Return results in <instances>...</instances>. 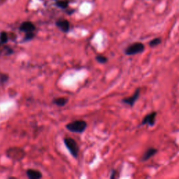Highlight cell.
<instances>
[{
    "instance_id": "cell-1",
    "label": "cell",
    "mask_w": 179,
    "mask_h": 179,
    "mask_svg": "<svg viewBox=\"0 0 179 179\" xmlns=\"http://www.w3.org/2000/svg\"><path fill=\"white\" fill-rule=\"evenodd\" d=\"M66 129L69 131L74 133H83L87 127V123L84 120H76L74 122L69 123L66 125Z\"/></svg>"
},
{
    "instance_id": "cell-2",
    "label": "cell",
    "mask_w": 179,
    "mask_h": 179,
    "mask_svg": "<svg viewBox=\"0 0 179 179\" xmlns=\"http://www.w3.org/2000/svg\"><path fill=\"white\" fill-rule=\"evenodd\" d=\"M64 142L71 155L76 158L78 155V153H79V147H78L76 141L74 139L69 137L64 139Z\"/></svg>"
},
{
    "instance_id": "cell-3",
    "label": "cell",
    "mask_w": 179,
    "mask_h": 179,
    "mask_svg": "<svg viewBox=\"0 0 179 179\" xmlns=\"http://www.w3.org/2000/svg\"><path fill=\"white\" fill-rule=\"evenodd\" d=\"M145 50L144 45L140 42H136L126 48L125 53L127 55H134L144 52Z\"/></svg>"
},
{
    "instance_id": "cell-4",
    "label": "cell",
    "mask_w": 179,
    "mask_h": 179,
    "mask_svg": "<svg viewBox=\"0 0 179 179\" xmlns=\"http://www.w3.org/2000/svg\"><path fill=\"white\" fill-rule=\"evenodd\" d=\"M25 152L23 149L19 148H11L7 150V155L13 160L19 161L24 158L25 157Z\"/></svg>"
},
{
    "instance_id": "cell-5",
    "label": "cell",
    "mask_w": 179,
    "mask_h": 179,
    "mask_svg": "<svg viewBox=\"0 0 179 179\" xmlns=\"http://www.w3.org/2000/svg\"><path fill=\"white\" fill-rule=\"evenodd\" d=\"M157 116L156 112H153L145 116L144 118L143 121L141 124V125H148L150 126H153L155 123V117Z\"/></svg>"
},
{
    "instance_id": "cell-6",
    "label": "cell",
    "mask_w": 179,
    "mask_h": 179,
    "mask_svg": "<svg viewBox=\"0 0 179 179\" xmlns=\"http://www.w3.org/2000/svg\"><path fill=\"white\" fill-rule=\"evenodd\" d=\"M139 95H140V89L138 88L135 91L134 95H133L132 97H127V98L123 99L122 101H123V102L125 103V104L129 105L130 107H133L134 104H135V102H136V100L139 99Z\"/></svg>"
},
{
    "instance_id": "cell-7",
    "label": "cell",
    "mask_w": 179,
    "mask_h": 179,
    "mask_svg": "<svg viewBox=\"0 0 179 179\" xmlns=\"http://www.w3.org/2000/svg\"><path fill=\"white\" fill-rule=\"evenodd\" d=\"M36 27L34 24L31 22H24L20 26V30L21 32L29 33L33 32L35 30Z\"/></svg>"
},
{
    "instance_id": "cell-8",
    "label": "cell",
    "mask_w": 179,
    "mask_h": 179,
    "mask_svg": "<svg viewBox=\"0 0 179 179\" xmlns=\"http://www.w3.org/2000/svg\"><path fill=\"white\" fill-rule=\"evenodd\" d=\"M26 174L29 179H39L42 178L41 173L35 169H28L26 171Z\"/></svg>"
},
{
    "instance_id": "cell-9",
    "label": "cell",
    "mask_w": 179,
    "mask_h": 179,
    "mask_svg": "<svg viewBox=\"0 0 179 179\" xmlns=\"http://www.w3.org/2000/svg\"><path fill=\"white\" fill-rule=\"evenodd\" d=\"M56 25L64 32H67L69 30V23L66 20H58L56 22Z\"/></svg>"
},
{
    "instance_id": "cell-10",
    "label": "cell",
    "mask_w": 179,
    "mask_h": 179,
    "mask_svg": "<svg viewBox=\"0 0 179 179\" xmlns=\"http://www.w3.org/2000/svg\"><path fill=\"white\" fill-rule=\"evenodd\" d=\"M157 153V150L156 148H150L145 151L144 154L142 156V161H146V160H149L150 157H152L154 155H155Z\"/></svg>"
},
{
    "instance_id": "cell-11",
    "label": "cell",
    "mask_w": 179,
    "mask_h": 179,
    "mask_svg": "<svg viewBox=\"0 0 179 179\" xmlns=\"http://www.w3.org/2000/svg\"><path fill=\"white\" fill-rule=\"evenodd\" d=\"M53 102L57 106V107H63V106H65L67 104L68 99L65 97H59L55 99Z\"/></svg>"
},
{
    "instance_id": "cell-12",
    "label": "cell",
    "mask_w": 179,
    "mask_h": 179,
    "mask_svg": "<svg viewBox=\"0 0 179 179\" xmlns=\"http://www.w3.org/2000/svg\"><path fill=\"white\" fill-rule=\"evenodd\" d=\"M8 40V37L7 32H1V34H0V41H1V43L2 44L7 43Z\"/></svg>"
},
{
    "instance_id": "cell-13",
    "label": "cell",
    "mask_w": 179,
    "mask_h": 179,
    "mask_svg": "<svg viewBox=\"0 0 179 179\" xmlns=\"http://www.w3.org/2000/svg\"><path fill=\"white\" fill-rule=\"evenodd\" d=\"M162 43V40L160 38H155L153 39L152 41H150L149 43V45L150 47H155V46H157V45H158L159 44H160Z\"/></svg>"
},
{
    "instance_id": "cell-14",
    "label": "cell",
    "mask_w": 179,
    "mask_h": 179,
    "mask_svg": "<svg viewBox=\"0 0 179 179\" xmlns=\"http://www.w3.org/2000/svg\"><path fill=\"white\" fill-rule=\"evenodd\" d=\"M96 60L99 63L104 64L108 61V58L107 57H106L105 56H103V55H97L96 57Z\"/></svg>"
},
{
    "instance_id": "cell-15",
    "label": "cell",
    "mask_w": 179,
    "mask_h": 179,
    "mask_svg": "<svg viewBox=\"0 0 179 179\" xmlns=\"http://www.w3.org/2000/svg\"><path fill=\"white\" fill-rule=\"evenodd\" d=\"M56 4L57 7L62 8H65L68 7V2L67 1H60V2H57L56 3Z\"/></svg>"
},
{
    "instance_id": "cell-16",
    "label": "cell",
    "mask_w": 179,
    "mask_h": 179,
    "mask_svg": "<svg viewBox=\"0 0 179 179\" xmlns=\"http://www.w3.org/2000/svg\"><path fill=\"white\" fill-rule=\"evenodd\" d=\"M34 37V32L26 33V35H25V40H26V41L31 40V39H32Z\"/></svg>"
},
{
    "instance_id": "cell-17",
    "label": "cell",
    "mask_w": 179,
    "mask_h": 179,
    "mask_svg": "<svg viewBox=\"0 0 179 179\" xmlns=\"http://www.w3.org/2000/svg\"><path fill=\"white\" fill-rule=\"evenodd\" d=\"M115 174H116V171H113V173H112V174L111 176V178H114Z\"/></svg>"
}]
</instances>
